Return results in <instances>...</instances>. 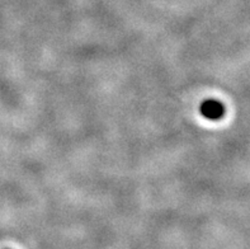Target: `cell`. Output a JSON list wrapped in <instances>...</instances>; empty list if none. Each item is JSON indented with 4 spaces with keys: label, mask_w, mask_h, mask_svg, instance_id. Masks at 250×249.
Here are the masks:
<instances>
[{
    "label": "cell",
    "mask_w": 250,
    "mask_h": 249,
    "mask_svg": "<svg viewBox=\"0 0 250 249\" xmlns=\"http://www.w3.org/2000/svg\"><path fill=\"white\" fill-rule=\"evenodd\" d=\"M200 112L205 118L209 121H219L221 120L225 114V107L220 101L216 99H207L202 102L200 107Z\"/></svg>",
    "instance_id": "6da1fadb"
}]
</instances>
